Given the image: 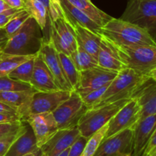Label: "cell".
<instances>
[{
	"label": "cell",
	"mask_w": 156,
	"mask_h": 156,
	"mask_svg": "<svg viewBox=\"0 0 156 156\" xmlns=\"http://www.w3.org/2000/svg\"><path fill=\"white\" fill-rule=\"evenodd\" d=\"M0 113H16V112L13 110L12 108H11L9 106L5 105V104L2 103V102H0Z\"/></svg>",
	"instance_id": "cell-42"
},
{
	"label": "cell",
	"mask_w": 156,
	"mask_h": 156,
	"mask_svg": "<svg viewBox=\"0 0 156 156\" xmlns=\"http://www.w3.org/2000/svg\"><path fill=\"white\" fill-rule=\"evenodd\" d=\"M38 28H40L39 25L30 16L19 31L8 39L2 51L12 54H31L28 47L31 46L34 41L41 39L37 38Z\"/></svg>",
	"instance_id": "cell-8"
},
{
	"label": "cell",
	"mask_w": 156,
	"mask_h": 156,
	"mask_svg": "<svg viewBox=\"0 0 156 156\" xmlns=\"http://www.w3.org/2000/svg\"><path fill=\"white\" fill-rule=\"evenodd\" d=\"M2 49H3V47H0V52L2 51Z\"/></svg>",
	"instance_id": "cell-50"
},
{
	"label": "cell",
	"mask_w": 156,
	"mask_h": 156,
	"mask_svg": "<svg viewBox=\"0 0 156 156\" xmlns=\"http://www.w3.org/2000/svg\"><path fill=\"white\" fill-rule=\"evenodd\" d=\"M72 92L63 90L48 92L36 91L32 98L29 116L38 113H53L62 102L69 99Z\"/></svg>",
	"instance_id": "cell-14"
},
{
	"label": "cell",
	"mask_w": 156,
	"mask_h": 156,
	"mask_svg": "<svg viewBox=\"0 0 156 156\" xmlns=\"http://www.w3.org/2000/svg\"><path fill=\"white\" fill-rule=\"evenodd\" d=\"M70 58L79 72L98 66L97 60L79 45H78L76 50L72 54Z\"/></svg>",
	"instance_id": "cell-27"
},
{
	"label": "cell",
	"mask_w": 156,
	"mask_h": 156,
	"mask_svg": "<svg viewBox=\"0 0 156 156\" xmlns=\"http://www.w3.org/2000/svg\"><path fill=\"white\" fill-rule=\"evenodd\" d=\"M69 149V148H68V149H66V151H64L63 152H62L60 154H59V155H58V156H68Z\"/></svg>",
	"instance_id": "cell-47"
},
{
	"label": "cell",
	"mask_w": 156,
	"mask_h": 156,
	"mask_svg": "<svg viewBox=\"0 0 156 156\" xmlns=\"http://www.w3.org/2000/svg\"><path fill=\"white\" fill-rule=\"evenodd\" d=\"M24 9L36 21L41 30L47 25V9L39 0H24Z\"/></svg>",
	"instance_id": "cell-26"
},
{
	"label": "cell",
	"mask_w": 156,
	"mask_h": 156,
	"mask_svg": "<svg viewBox=\"0 0 156 156\" xmlns=\"http://www.w3.org/2000/svg\"><path fill=\"white\" fill-rule=\"evenodd\" d=\"M36 55H18L7 54L5 52H0V77L8 76V75L15 70L17 67L22 63L31 59Z\"/></svg>",
	"instance_id": "cell-25"
},
{
	"label": "cell",
	"mask_w": 156,
	"mask_h": 156,
	"mask_svg": "<svg viewBox=\"0 0 156 156\" xmlns=\"http://www.w3.org/2000/svg\"><path fill=\"white\" fill-rule=\"evenodd\" d=\"M21 9H10L0 13V28H4L9 21Z\"/></svg>",
	"instance_id": "cell-37"
},
{
	"label": "cell",
	"mask_w": 156,
	"mask_h": 156,
	"mask_svg": "<svg viewBox=\"0 0 156 156\" xmlns=\"http://www.w3.org/2000/svg\"><path fill=\"white\" fill-rule=\"evenodd\" d=\"M98 65L102 68L119 72L126 68L114 45L101 35V42L98 54Z\"/></svg>",
	"instance_id": "cell-20"
},
{
	"label": "cell",
	"mask_w": 156,
	"mask_h": 156,
	"mask_svg": "<svg viewBox=\"0 0 156 156\" xmlns=\"http://www.w3.org/2000/svg\"><path fill=\"white\" fill-rule=\"evenodd\" d=\"M133 129H125L102 140L94 156H118L133 152Z\"/></svg>",
	"instance_id": "cell-11"
},
{
	"label": "cell",
	"mask_w": 156,
	"mask_h": 156,
	"mask_svg": "<svg viewBox=\"0 0 156 156\" xmlns=\"http://www.w3.org/2000/svg\"><path fill=\"white\" fill-rule=\"evenodd\" d=\"M17 122H23L17 113H0V123H12Z\"/></svg>",
	"instance_id": "cell-38"
},
{
	"label": "cell",
	"mask_w": 156,
	"mask_h": 156,
	"mask_svg": "<svg viewBox=\"0 0 156 156\" xmlns=\"http://www.w3.org/2000/svg\"><path fill=\"white\" fill-rule=\"evenodd\" d=\"M87 138L80 136L69 149L68 156H80L88 142Z\"/></svg>",
	"instance_id": "cell-35"
},
{
	"label": "cell",
	"mask_w": 156,
	"mask_h": 156,
	"mask_svg": "<svg viewBox=\"0 0 156 156\" xmlns=\"http://www.w3.org/2000/svg\"><path fill=\"white\" fill-rule=\"evenodd\" d=\"M11 8L5 2L4 0H0V13L5 12L6 10H9Z\"/></svg>",
	"instance_id": "cell-43"
},
{
	"label": "cell",
	"mask_w": 156,
	"mask_h": 156,
	"mask_svg": "<svg viewBox=\"0 0 156 156\" xmlns=\"http://www.w3.org/2000/svg\"><path fill=\"white\" fill-rule=\"evenodd\" d=\"M120 18L147 31L156 42V0H129Z\"/></svg>",
	"instance_id": "cell-4"
},
{
	"label": "cell",
	"mask_w": 156,
	"mask_h": 156,
	"mask_svg": "<svg viewBox=\"0 0 156 156\" xmlns=\"http://www.w3.org/2000/svg\"><path fill=\"white\" fill-rule=\"evenodd\" d=\"M39 154H37V153H34V152H30V153H27V154H24L22 156H39Z\"/></svg>",
	"instance_id": "cell-46"
},
{
	"label": "cell",
	"mask_w": 156,
	"mask_h": 156,
	"mask_svg": "<svg viewBox=\"0 0 156 156\" xmlns=\"http://www.w3.org/2000/svg\"><path fill=\"white\" fill-rule=\"evenodd\" d=\"M73 6L77 8L88 18L97 23L101 27L105 25L107 22L112 18L111 15H108L94 6L91 0H68Z\"/></svg>",
	"instance_id": "cell-23"
},
{
	"label": "cell",
	"mask_w": 156,
	"mask_h": 156,
	"mask_svg": "<svg viewBox=\"0 0 156 156\" xmlns=\"http://www.w3.org/2000/svg\"><path fill=\"white\" fill-rule=\"evenodd\" d=\"M70 21L73 24L78 45L81 46L98 61V54L101 42V35L91 32V30L81 25L76 21L71 19Z\"/></svg>",
	"instance_id": "cell-22"
},
{
	"label": "cell",
	"mask_w": 156,
	"mask_h": 156,
	"mask_svg": "<svg viewBox=\"0 0 156 156\" xmlns=\"http://www.w3.org/2000/svg\"><path fill=\"white\" fill-rule=\"evenodd\" d=\"M118 72L102 68L99 66L80 72V78L75 92L79 96L109 84L117 76Z\"/></svg>",
	"instance_id": "cell-10"
},
{
	"label": "cell",
	"mask_w": 156,
	"mask_h": 156,
	"mask_svg": "<svg viewBox=\"0 0 156 156\" xmlns=\"http://www.w3.org/2000/svg\"><path fill=\"white\" fill-rule=\"evenodd\" d=\"M156 153V129L149 139L141 156H152Z\"/></svg>",
	"instance_id": "cell-39"
},
{
	"label": "cell",
	"mask_w": 156,
	"mask_h": 156,
	"mask_svg": "<svg viewBox=\"0 0 156 156\" xmlns=\"http://www.w3.org/2000/svg\"><path fill=\"white\" fill-rule=\"evenodd\" d=\"M62 70L73 90H76L80 78V72L77 70L71 58L62 53H57Z\"/></svg>",
	"instance_id": "cell-28"
},
{
	"label": "cell",
	"mask_w": 156,
	"mask_h": 156,
	"mask_svg": "<svg viewBox=\"0 0 156 156\" xmlns=\"http://www.w3.org/2000/svg\"><path fill=\"white\" fill-rule=\"evenodd\" d=\"M39 156H48V155H47V154H45V153H43V152H41V154H40Z\"/></svg>",
	"instance_id": "cell-48"
},
{
	"label": "cell",
	"mask_w": 156,
	"mask_h": 156,
	"mask_svg": "<svg viewBox=\"0 0 156 156\" xmlns=\"http://www.w3.org/2000/svg\"><path fill=\"white\" fill-rule=\"evenodd\" d=\"M41 154V148L37 145L36 139L30 125H26L24 131L14 141L5 156H22L27 153Z\"/></svg>",
	"instance_id": "cell-21"
},
{
	"label": "cell",
	"mask_w": 156,
	"mask_h": 156,
	"mask_svg": "<svg viewBox=\"0 0 156 156\" xmlns=\"http://www.w3.org/2000/svg\"><path fill=\"white\" fill-rule=\"evenodd\" d=\"M32 89L30 84L11 79L9 76L0 77V91H24Z\"/></svg>",
	"instance_id": "cell-32"
},
{
	"label": "cell",
	"mask_w": 156,
	"mask_h": 156,
	"mask_svg": "<svg viewBox=\"0 0 156 156\" xmlns=\"http://www.w3.org/2000/svg\"><path fill=\"white\" fill-rule=\"evenodd\" d=\"M8 37L4 28H0V47H4L8 41Z\"/></svg>",
	"instance_id": "cell-41"
},
{
	"label": "cell",
	"mask_w": 156,
	"mask_h": 156,
	"mask_svg": "<svg viewBox=\"0 0 156 156\" xmlns=\"http://www.w3.org/2000/svg\"><path fill=\"white\" fill-rule=\"evenodd\" d=\"M38 52L53 75L59 88L60 90L74 91L64 74L57 52L50 39H41Z\"/></svg>",
	"instance_id": "cell-12"
},
{
	"label": "cell",
	"mask_w": 156,
	"mask_h": 156,
	"mask_svg": "<svg viewBox=\"0 0 156 156\" xmlns=\"http://www.w3.org/2000/svg\"><path fill=\"white\" fill-rule=\"evenodd\" d=\"M130 99H124L87 110L78 123L81 136L89 139L110 122L114 115Z\"/></svg>",
	"instance_id": "cell-3"
},
{
	"label": "cell",
	"mask_w": 156,
	"mask_h": 156,
	"mask_svg": "<svg viewBox=\"0 0 156 156\" xmlns=\"http://www.w3.org/2000/svg\"><path fill=\"white\" fill-rule=\"evenodd\" d=\"M47 13L50 28L65 41L73 54L77 49L78 44L71 21L66 14L59 0H51Z\"/></svg>",
	"instance_id": "cell-7"
},
{
	"label": "cell",
	"mask_w": 156,
	"mask_h": 156,
	"mask_svg": "<svg viewBox=\"0 0 156 156\" xmlns=\"http://www.w3.org/2000/svg\"><path fill=\"white\" fill-rule=\"evenodd\" d=\"M152 156H156V153H155V154H154L153 155H152Z\"/></svg>",
	"instance_id": "cell-51"
},
{
	"label": "cell",
	"mask_w": 156,
	"mask_h": 156,
	"mask_svg": "<svg viewBox=\"0 0 156 156\" xmlns=\"http://www.w3.org/2000/svg\"><path fill=\"white\" fill-rule=\"evenodd\" d=\"M24 122H17L12 123H0V139L21 128L24 124Z\"/></svg>",
	"instance_id": "cell-36"
},
{
	"label": "cell",
	"mask_w": 156,
	"mask_h": 156,
	"mask_svg": "<svg viewBox=\"0 0 156 156\" xmlns=\"http://www.w3.org/2000/svg\"><path fill=\"white\" fill-rule=\"evenodd\" d=\"M30 17V15L24 9H21L16 13L4 28L8 38L13 36L17 32H18Z\"/></svg>",
	"instance_id": "cell-31"
},
{
	"label": "cell",
	"mask_w": 156,
	"mask_h": 156,
	"mask_svg": "<svg viewBox=\"0 0 156 156\" xmlns=\"http://www.w3.org/2000/svg\"><path fill=\"white\" fill-rule=\"evenodd\" d=\"M114 47L126 67L146 75H148L151 70L156 68V46Z\"/></svg>",
	"instance_id": "cell-5"
},
{
	"label": "cell",
	"mask_w": 156,
	"mask_h": 156,
	"mask_svg": "<svg viewBox=\"0 0 156 156\" xmlns=\"http://www.w3.org/2000/svg\"><path fill=\"white\" fill-rule=\"evenodd\" d=\"M5 2L14 9H24V0H4Z\"/></svg>",
	"instance_id": "cell-40"
},
{
	"label": "cell",
	"mask_w": 156,
	"mask_h": 156,
	"mask_svg": "<svg viewBox=\"0 0 156 156\" xmlns=\"http://www.w3.org/2000/svg\"><path fill=\"white\" fill-rule=\"evenodd\" d=\"M35 92L34 89L24 91H0V102L13 109L24 122L29 116L30 103Z\"/></svg>",
	"instance_id": "cell-17"
},
{
	"label": "cell",
	"mask_w": 156,
	"mask_h": 156,
	"mask_svg": "<svg viewBox=\"0 0 156 156\" xmlns=\"http://www.w3.org/2000/svg\"><path fill=\"white\" fill-rule=\"evenodd\" d=\"M59 2L62 5L66 14L70 19L76 21L81 25L91 30V32L101 35V27L98 25L97 23L94 22L91 18H88L85 13H83L82 11L73 6L68 0H59Z\"/></svg>",
	"instance_id": "cell-24"
},
{
	"label": "cell",
	"mask_w": 156,
	"mask_h": 156,
	"mask_svg": "<svg viewBox=\"0 0 156 156\" xmlns=\"http://www.w3.org/2000/svg\"><path fill=\"white\" fill-rule=\"evenodd\" d=\"M86 110L81 96L76 92L73 91L69 99L62 102L52 113L56 119L58 128L67 129L77 127Z\"/></svg>",
	"instance_id": "cell-6"
},
{
	"label": "cell",
	"mask_w": 156,
	"mask_h": 156,
	"mask_svg": "<svg viewBox=\"0 0 156 156\" xmlns=\"http://www.w3.org/2000/svg\"><path fill=\"white\" fill-rule=\"evenodd\" d=\"M149 78L148 75L140 73L131 68L123 69L118 72L94 108L120 99H132L139 88Z\"/></svg>",
	"instance_id": "cell-2"
},
{
	"label": "cell",
	"mask_w": 156,
	"mask_h": 156,
	"mask_svg": "<svg viewBox=\"0 0 156 156\" xmlns=\"http://www.w3.org/2000/svg\"><path fill=\"white\" fill-rule=\"evenodd\" d=\"M35 56L33 58H31V59L28 60V61L20 64L15 70H12L8 75V76L11 78V79L15 80H18L20 81V82L30 84V80H31L32 73H33Z\"/></svg>",
	"instance_id": "cell-29"
},
{
	"label": "cell",
	"mask_w": 156,
	"mask_h": 156,
	"mask_svg": "<svg viewBox=\"0 0 156 156\" xmlns=\"http://www.w3.org/2000/svg\"><path fill=\"white\" fill-rule=\"evenodd\" d=\"M148 76H149L150 78H152V79H153L154 80L156 81V68L153 69L152 70H151V71L149 73V74H148Z\"/></svg>",
	"instance_id": "cell-44"
},
{
	"label": "cell",
	"mask_w": 156,
	"mask_h": 156,
	"mask_svg": "<svg viewBox=\"0 0 156 156\" xmlns=\"http://www.w3.org/2000/svg\"><path fill=\"white\" fill-rule=\"evenodd\" d=\"M40 2H41V3H42L43 5H44V6L46 7V9L48 10L49 7H50V2H51V0H39Z\"/></svg>",
	"instance_id": "cell-45"
},
{
	"label": "cell",
	"mask_w": 156,
	"mask_h": 156,
	"mask_svg": "<svg viewBox=\"0 0 156 156\" xmlns=\"http://www.w3.org/2000/svg\"><path fill=\"white\" fill-rule=\"evenodd\" d=\"M109 85L110 84H107V85L104 86V87H101V88L92 90V91L89 92V93H85V94L80 96L82 101H83L84 105L86 107L87 110L94 108L97 105L98 102L101 99V98L105 94V91H106V90L108 89Z\"/></svg>",
	"instance_id": "cell-33"
},
{
	"label": "cell",
	"mask_w": 156,
	"mask_h": 156,
	"mask_svg": "<svg viewBox=\"0 0 156 156\" xmlns=\"http://www.w3.org/2000/svg\"><path fill=\"white\" fill-rule=\"evenodd\" d=\"M141 107L135 98L129 99L110 120L105 139L125 129H134L140 119Z\"/></svg>",
	"instance_id": "cell-9"
},
{
	"label": "cell",
	"mask_w": 156,
	"mask_h": 156,
	"mask_svg": "<svg viewBox=\"0 0 156 156\" xmlns=\"http://www.w3.org/2000/svg\"><path fill=\"white\" fill-rule=\"evenodd\" d=\"M101 35L116 47L156 46L155 40L147 31L121 18H111L101 27Z\"/></svg>",
	"instance_id": "cell-1"
},
{
	"label": "cell",
	"mask_w": 156,
	"mask_h": 156,
	"mask_svg": "<svg viewBox=\"0 0 156 156\" xmlns=\"http://www.w3.org/2000/svg\"><path fill=\"white\" fill-rule=\"evenodd\" d=\"M123 155H124V154H123ZM123 155H118V156H123Z\"/></svg>",
	"instance_id": "cell-52"
},
{
	"label": "cell",
	"mask_w": 156,
	"mask_h": 156,
	"mask_svg": "<svg viewBox=\"0 0 156 156\" xmlns=\"http://www.w3.org/2000/svg\"><path fill=\"white\" fill-rule=\"evenodd\" d=\"M81 136L77 127L67 129H59L57 132L41 148V152L48 156H58L69 148Z\"/></svg>",
	"instance_id": "cell-15"
},
{
	"label": "cell",
	"mask_w": 156,
	"mask_h": 156,
	"mask_svg": "<svg viewBox=\"0 0 156 156\" xmlns=\"http://www.w3.org/2000/svg\"><path fill=\"white\" fill-rule=\"evenodd\" d=\"M156 129V113L140 119L133 135V156H141Z\"/></svg>",
	"instance_id": "cell-18"
},
{
	"label": "cell",
	"mask_w": 156,
	"mask_h": 156,
	"mask_svg": "<svg viewBox=\"0 0 156 156\" xmlns=\"http://www.w3.org/2000/svg\"><path fill=\"white\" fill-rule=\"evenodd\" d=\"M24 127H25V125L24 124L20 128L12 132V133L9 134L8 136L0 139V156L5 155L12 144L14 142V141L24 131Z\"/></svg>",
	"instance_id": "cell-34"
},
{
	"label": "cell",
	"mask_w": 156,
	"mask_h": 156,
	"mask_svg": "<svg viewBox=\"0 0 156 156\" xmlns=\"http://www.w3.org/2000/svg\"><path fill=\"white\" fill-rule=\"evenodd\" d=\"M123 156H133L132 154H124Z\"/></svg>",
	"instance_id": "cell-49"
},
{
	"label": "cell",
	"mask_w": 156,
	"mask_h": 156,
	"mask_svg": "<svg viewBox=\"0 0 156 156\" xmlns=\"http://www.w3.org/2000/svg\"><path fill=\"white\" fill-rule=\"evenodd\" d=\"M107 129H108V124L96 132L93 136H91L88 139V142L80 156H94L99 145L105 139Z\"/></svg>",
	"instance_id": "cell-30"
},
{
	"label": "cell",
	"mask_w": 156,
	"mask_h": 156,
	"mask_svg": "<svg viewBox=\"0 0 156 156\" xmlns=\"http://www.w3.org/2000/svg\"><path fill=\"white\" fill-rule=\"evenodd\" d=\"M141 107L140 119L156 113V81L149 78L133 96Z\"/></svg>",
	"instance_id": "cell-19"
},
{
	"label": "cell",
	"mask_w": 156,
	"mask_h": 156,
	"mask_svg": "<svg viewBox=\"0 0 156 156\" xmlns=\"http://www.w3.org/2000/svg\"><path fill=\"white\" fill-rule=\"evenodd\" d=\"M30 85L37 92L56 91L60 90L38 51L34 58Z\"/></svg>",
	"instance_id": "cell-16"
},
{
	"label": "cell",
	"mask_w": 156,
	"mask_h": 156,
	"mask_svg": "<svg viewBox=\"0 0 156 156\" xmlns=\"http://www.w3.org/2000/svg\"><path fill=\"white\" fill-rule=\"evenodd\" d=\"M24 122L33 130L37 145L41 148L58 132L57 123L52 113L30 115Z\"/></svg>",
	"instance_id": "cell-13"
}]
</instances>
